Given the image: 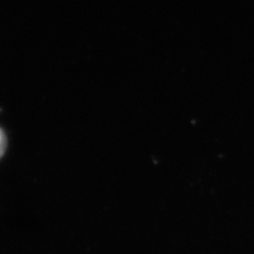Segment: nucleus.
Returning <instances> with one entry per match:
<instances>
[{
	"mask_svg": "<svg viewBox=\"0 0 254 254\" xmlns=\"http://www.w3.org/2000/svg\"><path fill=\"white\" fill-rule=\"evenodd\" d=\"M6 147H7L6 136H5L4 131L1 128H0V158H1L4 155Z\"/></svg>",
	"mask_w": 254,
	"mask_h": 254,
	"instance_id": "nucleus-1",
	"label": "nucleus"
}]
</instances>
